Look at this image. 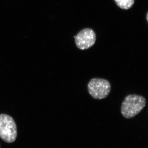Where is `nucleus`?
<instances>
[{
	"label": "nucleus",
	"mask_w": 148,
	"mask_h": 148,
	"mask_svg": "<svg viewBox=\"0 0 148 148\" xmlns=\"http://www.w3.org/2000/svg\"><path fill=\"white\" fill-rule=\"evenodd\" d=\"M146 98L142 95L130 94L125 97L121 104V112L126 119L136 116L145 107Z\"/></svg>",
	"instance_id": "1"
},
{
	"label": "nucleus",
	"mask_w": 148,
	"mask_h": 148,
	"mask_svg": "<svg viewBox=\"0 0 148 148\" xmlns=\"http://www.w3.org/2000/svg\"><path fill=\"white\" fill-rule=\"evenodd\" d=\"M88 90L94 99L102 100L107 98L111 90V85L108 80L101 78H93L87 85Z\"/></svg>",
	"instance_id": "2"
},
{
	"label": "nucleus",
	"mask_w": 148,
	"mask_h": 148,
	"mask_svg": "<svg viewBox=\"0 0 148 148\" xmlns=\"http://www.w3.org/2000/svg\"><path fill=\"white\" fill-rule=\"evenodd\" d=\"M16 137L17 128L12 118L5 114L0 115V138L6 143H11Z\"/></svg>",
	"instance_id": "3"
},
{
	"label": "nucleus",
	"mask_w": 148,
	"mask_h": 148,
	"mask_svg": "<svg viewBox=\"0 0 148 148\" xmlns=\"http://www.w3.org/2000/svg\"><path fill=\"white\" fill-rule=\"evenodd\" d=\"M75 38L77 47L80 50H84L93 46L96 42V36L92 29L86 28L79 32Z\"/></svg>",
	"instance_id": "4"
},
{
	"label": "nucleus",
	"mask_w": 148,
	"mask_h": 148,
	"mask_svg": "<svg viewBox=\"0 0 148 148\" xmlns=\"http://www.w3.org/2000/svg\"><path fill=\"white\" fill-rule=\"evenodd\" d=\"M114 1L120 8L125 10L131 8L135 2V0H114Z\"/></svg>",
	"instance_id": "5"
},
{
	"label": "nucleus",
	"mask_w": 148,
	"mask_h": 148,
	"mask_svg": "<svg viewBox=\"0 0 148 148\" xmlns=\"http://www.w3.org/2000/svg\"><path fill=\"white\" fill-rule=\"evenodd\" d=\"M147 21H148V13H147Z\"/></svg>",
	"instance_id": "6"
}]
</instances>
